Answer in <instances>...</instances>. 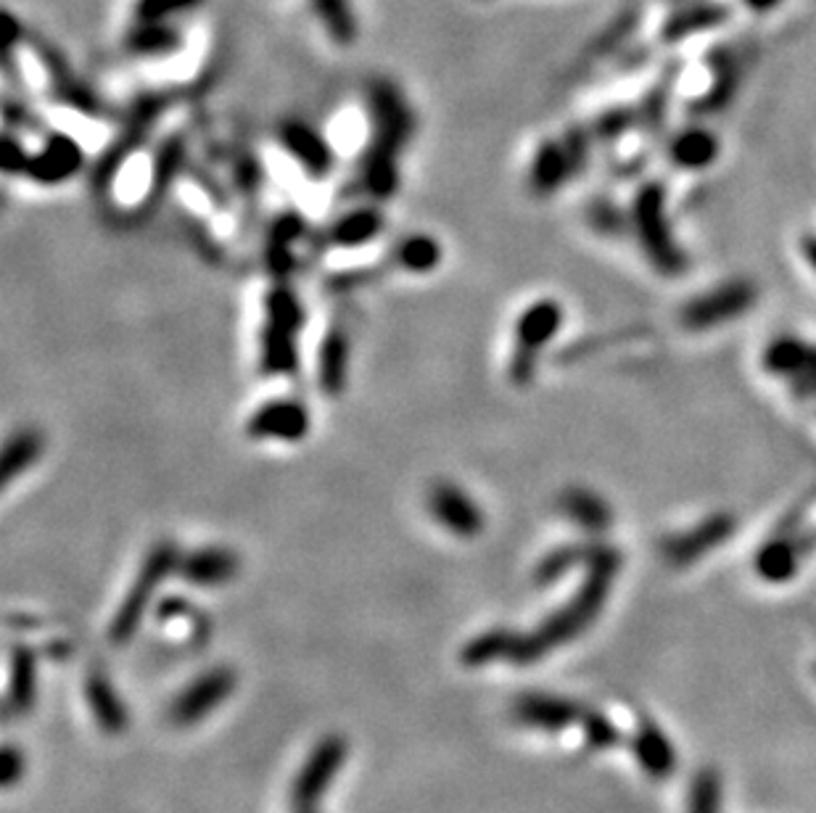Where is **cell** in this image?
Returning <instances> with one entry per match:
<instances>
[{
    "mask_svg": "<svg viewBox=\"0 0 816 813\" xmlns=\"http://www.w3.org/2000/svg\"><path fill=\"white\" fill-rule=\"evenodd\" d=\"M618 568V554L608 547H597L589 552V573L587 581L582 584V590L576 592V597L571 603H565L561 611H555L552 616L539 626L537 631L523 634L516 637L512 645V663H537L544 652L555 650L571 639H576L587 626L595 620L600 607L605 605L608 597L610 584H614Z\"/></svg>",
    "mask_w": 816,
    "mask_h": 813,
    "instance_id": "1",
    "label": "cell"
},
{
    "mask_svg": "<svg viewBox=\"0 0 816 813\" xmlns=\"http://www.w3.org/2000/svg\"><path fill=\"white\" fill-rule=\"evenodd\" d=\"M373 138L362 162V183L375 198H392L399 185V156L410 141L412 111L392 83H375L371 90Z\"/></svg>",
    "mask_w": 816,
    "mask_h": 813,
    "instance_id": "2",
    "label": "cell"
},
{
    "mask_svg": "<svg viewBox=\"0 0 816 813\" xmlns=\"http://www.w3.org/2000/svg\"><path fill=\"white\" fill-rule=\"evenodd\" d=\"M180 565V552L173 541H159L154 550L148 552V558L143 560L141 571L130 586L128 594H124L122 605L117 607V616L111 620L109 626V639L114 645H128L130 639L135 637L137 626H141L143 616H146L151 600L154 594L159 592L162 581L169 576V573L177 571Z\"/></svg>",
    "mask_w": 816,
    "mask_h": 813,
    "instance_id": "3",
    "label": "cell"
},
{
    "mask_svg": "<svg viewBox=\"0 0 816 813\" xmlns=\"http://www.w3.org/2000/svg\"><path fill=\"white\" fill-rule=\"evenodd\" d=\"M301 326H305V315H301L299 299L286 288H275L267 296V322L260 343V360L267 373L283 375L296 367V360H299L296 343H299Z\"/></svg>",
    "mask_w": 816,
    "mask_h": 813,
    "instance_id": "4",
    "label": "cell"
},
{
    "mask_svg": "<svg viewBox=\"0 0 816 813\" xmlns=\"http://www.w3.org/2000/svg\"><path fill=\"white\" fill-rule=\"evenodd\" d=\"M563 326L561 304L552 299H539L523 309L516 322V347L510 354V381L523 386L534 378L537 356L548 343L555 339Z\"/></svg>",
    "mask_w": 816,
    "mask_h": 813,
    "instance_id": "5",
    "label": "cell"
},
{
    "mask_svg": "<svg viewBox=\"0 0 816 813\" xmlns=\"http://www.w3.org/2000/svg\"><path fill=\"white\" fill-rule=\"evenodd\" d=\"M346 750V739L335 735L320 739V745H315V750L309 752L305 766H301V771L294 779L291 801L296 811L315 809L320 803V798L331 788L333 777L344 766Z\"/></svg>",
    "mask_w": 816,
    "mask_h": 813,
    "instance_id": "6",
    "label": "cell"
},
{
    "mask_svg": "<svg viewBox=\"0 0 816 813\" xmlns=\"http://www.w3.org/2000/svg\"><path fill=\"white\" fill-rule=\"evenodd\" d=\"M635 220H637V230H640L642 246L650 254L658 267L663 273H674V270H682V251L674 246V238L669 235V222H666V211H663V194L661 188H644L640 198H637L635 207Z\"/></svg>",
    "mask_w": 816,
    "mask_h": 813,
    "instance_id": "7",
    "label": "cell"
},
{
    "mask_svg": "<svg viewBox=\"0 0 816 813\" xmlns=\"http://www.w3.org/2000/svg\"><path fill=\"white\" fill-rule=\"evenodd\" d=\"M312 428V418L305 402L299 399H269L256 407L246 420V436L254 441H280L296 444Z\"/></svg>",
    "mask_w": 816,
    "mask_h": 813,
    "instance_id": "8",
    "label": "cell"
},
{
    "mask_svg": "<svg viewBox=\"0 0 816 813\" xmlns=\"http://www.w3.org/2000/svg\"><path fill=\"white\" fill-rule=\"evenodd\" d=\"M429 513L446 534L457 539H476L486 524L478 502L452 481H437L431 486Z\"/></svg>",
    "mask_w": 816,
    "mask_h": 813,
    "instance_id": "9",
    "label": "cell"
},
{
    "mask_svg": "<svg viewBox=\"0 0 816 813\" xmlns=\"http://www.w3.org/2000/svg\"><path fill=\"white\" fill-rule=\"evenodd\" d=\"M235 684H239V679H235V671H230L228 666H217V669L203 671L196 682H190L177 695L173 703V722L180 726L199 724L201 718L214 713L233 695Z\"/></svg>",
    "mask_w": 816,
    "mask_h": 813,
    "instance_id": "10",
    "label": "cell"
},
{
    "mask_svg": "<svg viewBox=\"0 0 816 813\" xmlns=\"http://www.w3.org/2000/svg\"><path fill=\"white\" fill-rule=\"evenodd\" d=\"M85 164L82 145L69 135H48L37 154L27 158L24 177L37 185L69 183Z\"/></svg>",
    "mask_w": 816,
    "mask_h": 813,
    "instance_id": "11",
    "label": "cell"
},
{
    "mask_svg": "<svg viewBox=\"0 0 816 813\" xmlns=\"http://www.w3.org/2000/svg\"><path fill=\"white\" fill-rule=\"evenodd\" d=\"M753 299L756 294L748 283H729V286L714 290V294L703 296V299L684 307L682 320L684 326L695 330L716 328L721 326V322H729L732 317L746 312L750 304H753Z\"/></svg>",
    "mask_w": 816,
    "mask_h": 813,
    "instance_id": "12",
    "label": "cell"
},
{
    "mask_svg": "<svg viewBox=\"0 0 816 813\" xmlns=\"http://www.w3.org/2000/svg\"><path fill=\"white\" fill-rule=\"evenodd\" d=\"M763 365L780 378H790L801 394H816V347L798 339H776L763 354Z\"/></svg>",
    "mask_w": 816,
    "mask_h": 813,
    "instance_id": "13",
    "label": "cell"
},
{
    "mask_svg": "<svg viewBox=\"0 0 816 813\" xmlns=\"http://www.w3.org/2000/svg\"><path fill=\"white\" fill-rule=\"evenodd\" d=\"M280 145L286 149V154L299 164L301 169H307L309 175L326 177L333 167V149L318 130L309 128L301 119H291V122L280 124L278 130Z\"/></svg>",
    "mask_w": 816,
    "mask_h": 813,
    "instance_id": "14",
    "label": "cell"
},
{
    "mask_svg": "<svg viewBox=\"0 0 816 813\" xmlns=\"http://www.w3.org/2000/svg\"><path fill=\"white\" fill-rule=\"evenodd\" d=\"M582 705L555 695H523L516 703V718L539 732H561L571 724H582Z\"/></svg>",
    "mask_w": 816,
    "mask_h": 813,
    "instance_id": "15",
    "label": "cell"
},
{
    "mask_svg": "<svg viewBox=\"0 0 816 813\" xmlns=\"http://www.w3.org/2000/svg\"><path fill=\"white\" fill-rule=\"evenodd\" d=\"M177 573L194 586H222L235 579L239 573V554L228 547H201L190 552L188 558H180Z\"/></svg>",
    "mask_w": 816,
    "mask_h": 813,
    "instance_id": "16",
    "label": "cell"
},
{
    "mask_svg": "<svg viewBox=\"0 0 816 813\" xmlns=\"http://www.w3.org/2000/svg\"><path fill=\"white\" fill-rule=\"evenodd\" d=\"M85 692H88V703L96 716V724L101 726L107 735H120L124 726H128V711H124L109 673L101 669L90 671L88 679H85Z\"/></svg>",
    "mask_w": 816,
    "mask_h": 813,
    "instance_id": "17",
    "label": "cell"
},
{
    "mask_svg": "<svg viewBox=\"0 0 816 813\" xmlns=\"http://www.w3.org/2000/svg\"><path fill=\"white\" fill-rule=\"evenodd\" d=\"M576 154L569 145L561 143H542V149L537 151L534 162L529 169V183L534 194H552L558 185L569 180V175L574 172Z\"/></svg>",
    "mask_w": 816,
    "mask_h": 813,
    "instance_id": "18",
    "label": "cell"
},
{
    "mask_svg": "<svg viewBox=\"0 0 816 813\" xmlns=\"http://www.w3.org/2000/svg\"><path fill=\"white\" fill-rule=\"evenodd\" d=\"M37 660L27 645H14L11 650V684L5 695V716H22L32 708L37 692Z\"/></svg>",
    "mask_w": 816,
    "mask_h": 813,
    "instance_id": "19",
    "label": "cell"
},
{
    "mask_svg": "<svg viewBox=\"0 0 816 813\" xmlns=\"http://www.w3.org/2000/svg\"><path fill=\"white\" fill-rule=\"evenodd\" d=\"M318 383L328 396H339L346 386L349 373V336L341 326H333L326 333L318 356Z\"/></svg>",
    "mask_w": 816,
    "mask_h": 813,
    "instance_id": "20",
    "label": "cell"
},
{
    "mask_svg": "<svg viewBox=\"0 0 816 813\" xmlns=\"http://www.w3.org/2000/svg\"><path fill=\"white\" fill-rule=\"evenodd\" d=\"M384 215L378 209H352L333 222L328 230V241L339 249H360L371 243L384 230Z\"/></svg>",
    "mask_w": 816,
    "mask_h": 813,
    "instance_id": "21",
    "label": "cell"
},
{
    "mask_svg": "<svg viewBox=\"0 0 816 813\" xmlns=\"http://www.w3.org/2000/svg\"><path fill=\"white\" fill-rule=\"evenodd\" d=\"M635 752L642 769L655 779L669 777L676 766V750L671 748L669 737L655 724L644 722L640 726L635 737Z\"/></svg>",
    "mask_w": 816,
    "mask_h": 813,
    "instance_id": "22",
    "label": "cell"
},
{
    "mask_svg": "<svg viewBox=\"0 0 816 813\" xmlns=\"http://www.w3.org/2000/svg\"><path fill=\"white\" fill-rule=\"evenodd\" d=\"M43 454V436L35 431V428H19L5 439L3 444V460H0V468H3V486L14 484V479H19L22 473H27Z\"/></svg>",
    "mask_w": 816,
    "mask_h": 813,
    "instance_id": "23",
    "label": "cell"
},
{
    "mask_svg": "<svg viewBox=\"0 0 816 813\" xmlns=\"http://www.w3.org/2000/svg\"><path fill=\"white\" fill-rule=\"evenodd\" d=\"M729 531H732V518H727V515L710 518L708 524L695 528V531L687 534V537L671 541L669 558L676 560V563H687V560H695L697 554H703L706 550H710L714 545H719V541L727 539Z\"/></svg>",
    "mask_w": 816,
    "mask_h": 813,
    "instance_id": "24",
    "label": "cell"
},
{
    "mask_svg": "<svg viewBox=\"0 0 816 813\" xmlns=\"http://www.w3.org/2000/svg\"><path fill=\"white\" fill-rule=\"evenodd\" d=\"M392 256L405 273L426 275L431 273V270H437L439 262H442V246H439L437 238L412 233L410 238H405V241H399L397 246H394Z\"/></svg>",
    "mask_w": 816,
    "mask_h": 813,
    "instance_id": "25",
    "label": "cell"
},
{
    "mask_svg": "<svg viewBox=\"0 0 816 813\" xmlns=\"http://www.w3.org/2000/svg\"><path fill=\"white\" fill-rule=\"evenodd\" d=\"M516 637L518 634H512L508 629H492L478 634V637H473L471 642L463 647V663L471 666V669H478V666L495 663V660H510Z\"/></svg>",
    "mask_w": 816,
    "mask_h": 813,
    "instance_id": "26",
    "label": "cell"
},
{
    "mask_svg": "<svg viewBox=\"0 0 816 813\" xmlns=\"http://www.w3.org/2000/svg\"><path fill=\"white\" fill-rule=\"evenodd\" d=\"M719 154V143L716 138L706 130H687L680 138H674L671 143V158H674L680 167L687 169H701L708 167Z\"/></svg>",
    "mask_w": 816,
    "mask_h": 813,
    "instance_id": "27",
    "label": "cell"
},
{
    "mask_svg": "<svg viewBox=\"0 0 816 813\" xmlns=\"http://www.w3.org/2000/svg\"><path fill=\"white\" fill-rule=\"evenodd\" d=\"M795 571H798V547L790 545V541L776 539L756 554V573L772 584L793 579Z\"/></svg>",
    "mask_w": 816,
    "mask_h": 813,
    "instance_id": "28",
    "label": "cell"
},
{
    "mask_svg": "<svg viewBox=\"0 0 816 813\" xmlns=\"http://www.w3.org/2000/svg\"><path fill=\"white\" fill-rule=\"evenodd\" d=\"M563 510L571 520H576V524L584 528H592V531H597V528H603L610 520V513H608V507H605V502L597 497V494L582 492V488L565 492Z\"/></svg>",
    "mask_w": 816,
    "mask_h": 813,
    "instance_id": "29",
    "label": "cell"
},
{
    "mask_svg": "<svg viewBox=\"0 0 816 813\" xmlns=\"http://www.w3.org/2000/svg\"><path fill=\"white\" fill-rule=\"evenodd\" d=\"M687 813H721V779L716 771H701L690 788Z\"/></svg>",
    "mask_w": 816,
    "mask_h": 813,
    "instance_id": "30",
    "label": "cell"
},
{
    "mask_svg": "<svg viewBox=\"0 0 816 813\" xmlns=\"http://www.w3.org/2000/svg\"><path fill=\"white\" fill-rule=\"evenodd\" d=\"M589 552H584L582 547H561V550L550 552L542 563L537 565V581L539 584H550V581L561 579L569 568H574L587 560Z\"/></svg>",
    "mask_w": 816,
    "mask_h": 813,
    "instance_id": "31",
    "label": "cell"
},
{
    "mask_svg": "<svg viewBox=\"0 0 816 813\" xmlns=\"http://www.w3.org/2000/svg\"><path fill=\"white\" fill-rule=\"evenodd\" d=\"M318 11L326 22L328 32L335 40H352L354 37V19L349 13V6L344 0H318Z\"/></svg>",
    "mask_w": 816,
    "mask_h": 813,
    "instance_id": "32",
    "label": "cell"
},
{
    "mask_svg": "<svg viewBox=\"0 0 816 813\" xmlns=\"http://www.w3.org/2000/svg\"><path fill=\"white\" fill-rule=\"evenodd\" d=\"M582 729H584V737H587V745L589 748L595 750H605V748H614V745L618 743V729L614 724L608 722V718L603 716V713H587L584 711L582 716Z\"/></svg>",
    "mask_w": 816,
    "mask_h": 813,
    "instance_id": "33",
    "label": "cell"
},
{
    "mask_svg": "<svg viewBox=\"0 0 816 813\" xmlns=\"http://www.w3.org/2000/svg\"><path fill=\"white\" fill-rule=\"evenodd\" d=\"M196 3H199V0H141V6H137V19H141V22H164V19L173 17V13L186 11Z\"/></svg>",
    "mask_w": 816,
    "mask_h": 813,
    "instance_id": "34",
    "label": "cell"
},
{
    "mask_svg": "<svg viewBox=\"0 0 816 813\" xmlns=\"http://www.w3.org/2000/svg\"><path fill=\"white\" fill-rule=\"evenodd\" d=\"M719 19H724L721 9H695V11H690L687 17L676 19V22L671 24L669 35H687V32H695V30H703V26L716 24Z\"/></svg>",
    "mask_w": 816,
    "mask_h": 813,
    "instance_id": "35",
    "label": "cell"
},
{
    "mask_svg": "<svg viewBox=\"0 0 816 813\" xmlns=\"http://www.w3.org/2000/svg\"><path fill=\"white\" fill-rule=\"evenodd\" d=\"M3 761H5L3 784H5V788H11V784L16 782V777L24 771V758H22V752L14 748V745H9V748L3 750Z\"/></svg>",
    "mask_w": 816,
    "mask_h": 813,
    "instance_id": "36",
    "label": "cell"
},
{
    "mask_svg": "<svg viewBox=\"0 0 816 813\" xmlns=\"http://www.w3.org/2000/svg\"><path fill=\"white\" fill-rule=\"evenodd\" d=\"M803 254H806V262L816 270V238H806L803 241Z\"/></svg>",
    "mask_w": 816,
    "mask_h": 813,
    "instance_id": "37",
    "label": "cell"
},
{
    "mask_svg": "<svg viewBox=\"0 0 816 813\" xmlns=\"http://www.w3.org/2000/svg\"><path fill=\"white\" fill-rule=\"evenodd\" d=\"M746 3L750 6L753 11H772L780 0H746Z\"/></svg>",
    "mask_w": 816,
    "mask_h": 813,
    "instance_id": "38",
    "label": "cell"
},
{
    "mask_svg": "<svg viewBox=\"0 0 816 813\" xmlns=\"http://www.w3.org/2000/svg\"><path fill=\"white\" fill-rule=\"evenodd\" d=\"M299 813H315V809H305V811H299Z\"/></svg>",
    "mask_w": 816,
    "mask_h": 813,
    "instance_id": "39",
    "label": "cell"
}]
</instances>
